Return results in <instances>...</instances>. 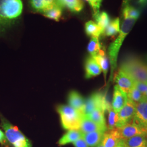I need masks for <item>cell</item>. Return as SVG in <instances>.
<instances>
[{
	"mask_svg": "<svg viewBox=\"0 0 147 147\" xmlns=\"http://www.w3.org/2000/svg\"><path fill=\"white\" fill-rule=\"evenodd\" d=\"M23 9L21 0H0V30L13 24Z\"/></svg>",
	"mask_w": 147,
	"mask_h": 147,
	"instance_id": "6da1fadb",
	"label": "cell"
},
{
	"mask_svg": "<svg viewBox=\"0 0 147 147\" xmlns=\"http://www.w3.org/2000/svg\"><path fill=\"white\" fill-rule=\"evenodd\" d=\"M135 82H147V65L140 58L129 55L121 61L119 69Z\"/></svg>",
	"mask_w": 147,
	"mask_h": 147,
	"instance_id": "7a4b0ae2",
	"label": "cell"
},
{
	"mask_svg": "<svg viewBox=\"0 0 147 147\" xmlns=\"http://www.w3.org/2000/svg\"><path fill=\"white\" fill-rule=\"evenodd\" d=\"M123 19L120 32L116 39L111 44L108 49L109 57L111 67V78L117 67L118 56L123 42L137 21L136 19L132 18Z\"/></svg>",
	"mask_w": 147,
	"mask_h": 147,
	"instance_id": "3957f363",
	"label": "cell"
},
{
	"mask_svg": "<svg viewBox=\"0 0 147 147\" xmlns=\"http://www.w3.org/2000/svg\"><path fill=\"white\" fill-rule=\"evenodd\" d=\"M57 110L61 117V124L65 130H79L84 115L69 105H59Z\"/></svg>",
	"mask_w": 147,
	"mask_h": 147,
	"instance_id": "277c9868",
	"label": "cell"
},
{
	"mask_svg": "<svg viewBox=\"0 0 147 147\" xmlns=\"http://www.w3.org/2000/svg\"><path fill=\"white\" fill-rule=\"evenodd\" d=\"M1 124L7 140L13 147H32L30 140L16 126L13 125L3 118H1Z\"/></svg>",
	"mask_w": 147,
	"mask_h": 147,
	"instance_id": "5b68a950",
	"label": "cell"
},
{
	"mask_svg": "<svg viewBox=\"0 0 147 147\" xmlns=\"http://www.w3.org/2000/svg\"><path fill=\"white\" fill-rule=\"evenodd\" d=\"M110 103L106 100L105 95L102 93H95L85 101L84 115L88 116L97 109H100L106 111Z\"/></svg>",
	"mask_w": 147,
	"mask_h": 147,
	"instance_id": "8992f818",
	"label": "cell"
},
{
	"mask_svg": "<svg viewBox=\"0 0 147 147\" xmlns=\"http://www.w3.org/2000/svg\"><path fill=\"white\" fill-rule=\"evenodd\" d=\"M136 104L127 99L125 105L118 113L119 120L116 128H121L132 121L136 111Z\"/></svg>",
	"mask_w": 147,
	"mask_h": 147,
	"instance_id": "52a82bcc",
	"label": "cell"
},
{
	"mask_svg": "<svg viewBox=\"0 0 147 147\" xmlns=\"http://www.w3.org/2000/svg\"><path fill=\"white\" fill-rule=\"evenodd\" d=\"M131 121L147 133V100L136 104V111Z\"/></svg>",
	"mask_w": 147,
	"mask_h": 147,
	"instance_id": "ba28073f",
	"label": "cell"
},
{
	"mask_svg": "<svg viewBox=\"0 0 147 147\" xmlns=\"http://www.w3.org/2000/svg\"><path fill=\"white\" fill-rule=\"evenodd\" d=\"M114 80L116 85L126 95L130 92L135 85V81L133 79L120 69L115 75Z\"/></svg>",
	"mask_w": 147,
	"mask_h": 147,
	"instance_id": "9c48e42d",
	"label": "cell"
},
{
	"mask_svg": "<svg viewBox=\"0 0 147 147\" xmlns=\"http://www.w3.org/2000/svg\"><path fill=\"white\" fill-rule=\"evenodd\" d=\"M121 135V138L123 140L130 138L133 137L145 135L147 136V133L142 130L136 124L131 121L125 124L121 128L118 129Z\"/></svg>",
	"mask_w": 147,
	"mask_h": 147,
	"instance_id": "30bf717a",
	"label": "cell"
},
{
	"mask_svg": "<svg viewBox=\"0 0 147 147\" xmlns=\"http://www.w3.org/2000/svg\"><path fill=\"white\" fill-rule=\"evenodd\" d=\"M30 3L33 11L42 14L56 5L64 7L61 0H30Z\"/></svg>",
	"mask_w": 147,
	"mask_h": 147,
	"instance_id": "8fae6325",
	"label": "cell"
},
{
	"mask_svg": "<svg viewBox=\"0 0 147 147\" xmlns=\"http://www.w3.org/2000/svg\"><path fill=\"white\" fill-rule=\"evenodd\" d=\"M79 130L83 134H86L96 131L106 132L108 130V128L107 126H102L95 123L87 116L84 115Z\"/></svg>",
	"mask_w": 147,
	"mask_h": 147,
	"instance_id": "7c38bea8",
	"label": "cell"
},
{
	"mask_svg": "<svg viewBox=\"0 0 147 147\" xmlns=\"http://www.w3.org/2000/svg\"><path fill=\"white\" fill-rule=\"evenodd\" d=\"M121 140L119 130L116 128L105 132L101 143L104 147H116Z\"/></svg>",
	"mask_w": 147,
	"mask_h": 147,
	"instance_id": "4fadbf2b",
	"label": "cell"
},
{
	"mask_svg": "<svg viewBox=\"0 0 147 147\" xmlns=\"http://www.w3.org/2000/svg\"><path fill=\"white\" fill-rule=\"evenodd\" d=\"M127 100V95L124 93L119 87L115 85L114 87L112 107L117 112L119 113Z\"/></svg>",
	"mask_w": 147,
	"mask_h": 147,
	"instance_id": "5bb4252c",
	"label": "cell"
},
{
	"mask_svg": "<svg viewBox=\"0 0 147 147\" xmlns=\"http://www.w3.org/2000/svg\"><path fill=\"white\" fill-rule=\"evenodd\" d=\"M68 103L70 106L84 115L85 100L79 92L73 90L69 94Z\"/></svg>",
	"mask_w": 147,
	"mask_h": 147,
	"instance_id": "9a60e30c",
	"label": "cell"
},
{
	"mask_svg": "<svg viewBox=\"0 0 147 147\" xmlns=\"http://www.w3.org/2000/svg\"><path fill=\"white\" fill-rule=\"evenodd\" d=\"M102 70L93 57L87 58L85 62V78L90 79L100 75Z\"/></svg>",
	"mask_w": 147,
	"mask_h": 147,
	"instance_id": "2e32d148",
	"label": "cell"
},
{
	"mask_svg": "<svg viewBox=\"0 0 147 147\" xmlns=\"http://www.w3.org/2000/svg\"><path fill=\"white\" fill-rule=\"evenodd\" d=\"M103 131H96L83 134V138L90 147H97L102 142L104 134Z\"/></svg>",
	"mask_w": 147,
	"mask_h": 147,
	"instance_id": "e0dca14e",
	"label": "cell"
},
{
	"mask_svg": "<svg viewBox=\"0 0 147 147\" xmlns=\"http://www.w3.org/2000/svg\"><path fill=\"white\" fill-rule=\"evenodd\" d=\"M83 134H84L80 130H69L59 140L58 144L59 146H64L69 143H73L83 137Z\"/></svg>",
	"mask_w": 147,
	"mask_h": 147,
	"instance_id": "ac0fdd59",
	"label": "cell"
},
{
	"mask_svg": "<svg viewBox=\"0 0 147 147\" xmlns=\"http://www.w3.org/2000/svg\"><path fill=\"white\" fill-rule=\"evenodd\" d=\"M93 57L94 58L95 60L100 66V68L104 73L105 79L106 80V75L107 74L109 68V58H107L106 55L105 50L102 48L100 52Z\"/></svg>",
	"mask_w": 147,
	"mask_h": 147,
	"instance_id": "d6986e66",
	"label": "cell"
},
{
	"mask_svg": "<svg viewBox=\"0 0 147 147\" xmlns=\"http://www.w3.org/2000/svg\"><path fill=\"white\" fill-rule=\"evenodd\" d=\"M84 29L87 35L91 38H99L101 35L104 34V33L100 27L94 21H88L85 24Z\"/></svg>",
	"mask_w": 147,
	"mask_h": 147,
	"instance_id": "ffe728a7",
	"label": "cell"
},
{
	"mask_svg": "<svg viewBox=\"0 0 147 147\" xmlns=\"http://www.w3.org/2000/svg\"><path fill=\"white\" fill-rule=\"evenodd\" d=\"M64 7L73 13H80L82 11L84 4L82 0H61Z\"/></svg>",
	"mask_w": 147,
	"mask_h": 147,
	"instance_id": "44dd1931",
	"label": "cell"
},
{
	"mask_svg": "<svg viewBox=\"0 0 147 147\" xmlns=\"http://www.w3.org/2000/svg\"><path fill=\"white\" fill-rule=\"evenodd\" d=\"M128 147H147V136L140 135L124 140Z\"/></svg>",
	"mask_w": 147,
	"mask_h": 147,
	"instance_id": "7402d4cb",
	"label": "cell"
},
{
	"mask_svg": "<svg viewBox=\"0 0 147 147\" xmlns=\"http://www.w3.org/2000/svg\"><path fill=\"white\" fill-rule=\"evenodd\" d=\"M93 17L96 24L100 27V28L104 33L105 29L108 26L110 22V17L106 11H99L96 14L94 15Z\"/></svg>",
	"mask_w": 147,
	"mask_h": 147,
	"instance_id": "603a6c76",
	"label": "cell"
},
{
	"mask_svg": "<svg viewBox=\"0 0 147 147\" xmlns=\"http://www.w3.org/2000/svg\"><path fill=\"white\" fill-rule=\"evenodd\" d=\"M120 31V19L119 18H117L110 21L105 29L104 34L107 37H113L119 33Z\"/></svg>",
	"mask_w": 147,
	"mask_h": 147,
	"instance_id": "cb8c5ba5",
	"label": "cell"
},
{
	"mask_svg": "<svg viewBox=\"0 0 147 147\" xmlns=\"http://www.w3.org/2000/svg\"><path fill=\"white\" fill-rule=\"evenodd\" d=\"M105 111L97 109L92 112L87 117L92 121L102 126H107L105 118Z\"/></svg>",
	"mask_w": 147,
	"mask_h": 147,
	"instance_id": "d4e9b609",
	"label": "cell"
},
{
	"mask_svg": "<svg viewBox=\"0 0 147 147\" xmlns=\"http://www.w3.org/2000/svg\"><path fill=\"white\" fill-rule=\"evenodd\" d=\"M63 8V7L62 5H56L45 11L42 13V14L49 19L59 21L62 18Z\"/></svg>",
	"mask_w": 147,
	"mask_h": 147,
	"instance_id": "484cf974",
	"label": "cell"
},
{
	"mask_svg": "<svg viewBox=\"0 0 147 147\" xmlns=\"http://www.w3.org/2000/svg\"><path fill=\"white\" fill-rule=\"evenodd\" d=\"M107 111H108V113H109L108 125H107L108 130H113L114 129H116L117 124L118 122V120H119L118 113L113 110V109L112 107V106L110 104L108 106Z\"/></svg>",
	"mask_w": 147,
	"mask_h": 147,
	"instance_id": "4316f807",
	"label": "cell"
},
{
	"mask_svg": "<svg viewBox=\"0 0 147 147\" xmlns=\"http://www.w3.org/2000/svg\"><path fill=\"white\" fill-rule=\"evenodd\" d=\"M141 11L131 5H126L122 10L123 18H132L137 20L141 15Z\"/></svg>",
	"mask_w": 147,
	"mask_h": 147,
	"instance_id": "83f0119b",
	"label": "cell"
},
{
	"mask_svg": "<svg viewBox=\"0 0 147 147\" xmlns=\"http://www.w3.org/2000/svg\"><path fill=\"white\" fill-rule=\"evenodd\" d=\"M102 49V47L99 42V38L92 37L90 40L88 47L87 50L90 53V56L93 57L96 55L100 52V50Z\"/></svg>",
	"mask_w": 147,
	"mask_h": 147,
	"instance_id": "f1b7e54d",
	"label": "cell"
},
{
	"mask_svg": "<svg viewBox=\"0 0 147 147\" xmlns=\"http://www.w3.org/2000/svg\"><path fill=\"white\" fill-rule=\"evenodd\" d=\"M127 97L129 100H131L135 104L144 100V95L135 86L127 94Z\"/></svg>",
	"mask_w": 147,
	"mask_h": 147,
	"instance_id": "f546056e",
	"label": "cell"
},
{
	"mask_svg": "<svg viewBox=\"0 0 147 147\" xmlns=\"http://www.w3.org/2000/svg\"><path fill=\"white\" fill-rule=\"evenodd\" d=\"M90 6L93 12V16L96 14L100 11V8L101 5L102 0H85Z\"/></svg>",
	"mask_w": 147,
	"mask_h": 147,
	"instance_id": "4dcf8cb0",
	"label": "cell"
},
{
	"mask_svg": "<svg viewBox=\"0 0 147 147\" xmlns=\"http://www.w3.org/2000/svg\"><path fill=\"white\" fill-rule=\"evenodd\" d=\"M134 86L138 89L142 94L144 95L147 92V82H135Z\"/></svg>",
	"mask_w": 147,
	"mask_h": 147,
	"instance_id": "1f68e13d",
	"label": "cell"
},
{
	"mask_svg": "<svg viewBox=\"0 0 147 147\" xmlns=\"http://www.w3.org/2000/svg\"><path fill=\"white\" fill-rule=\"evenodd\" d=\"M73 144L75 147H90L83 137L73 142Z\"/></svg>",
	"mask_w": 147,
	"mask_h": 147,
	"instance_id": "d6a6232c",
	"label": "cell"
},
{
	"mask_svg": "<svg viewBox=\"0 0 147 147\" xmlns=\"http://www.w3.org/2000/svg\"><path fill=\"white\" fill-rule=\"evenodd\" d=\"M7 141V138L5 137V134L0 130V143L2 144L5 143Z\"/></svg>",
	"mask_w": 147,
	"mask_h": 147,
	"instance_id": "836d02e7",
	"label": "cell"
},
{
	"mask_svg": "<svg viewBox=\"0 0 147 147\" xmlns=\"http://www.w3.org/2000/svg\"><path fill=\"white\" fill-rule=\"evenodd\" d=\"M125 146V143L123 140H121V142L119 143V144L116 147H124Z\"/></svg>",
	"mask_w": 147,
	"mask_h": 147,
	"instance_id": "e575fe53",
	"label": "cell"
},
{
	"mask_svg": "<svg viewBox=\"0 0 147 147\" xmlns=\"http://www.w3.org/2000/svg\"><path fill=\"white\" fill-rule=\"evenodd\" d=\"M130 0H123V8L125 7L126 5H129V2Z\"/></svg>",
	"mask_w": 147,
	"mask_h": 147,
	"instance_id": "d590c367",
	"label": "cell"
},
{
	"mask_svg": "<svg viewBox=\"0 0 147 147\" xmlns=\"http://www.w3.org/2000/svg\"><path fill=\"white\" fill-rule=\"evenodd\" d=\"M144 100H147V93L144 95Z\"/></svg>",
	"mask_w": 147,
	"mask_h": 147,
	"instance_id": "8d00e7d4",
	"label": "cell"
},
{
	"mask_svg": "<svg viewBox=\"0 0 147 147\" xmlns=\"http://www.w3.org/2000/svg\"><path fill=\"white\" fill-rule=\"evenodd\" d=\"M97 147H104V146H103V145H102V143H100V144Z\"/></svg>",
	"mask_w": 147,
	"mask_h": 147,
	"instance_id": "74e56055",
	"label": "cell"
},
{
	"mask_svg": "<svg viewBox=\"0 0 147 147\" xmlns=\"http://www.w3.org/2000/svg\"><path fill=\"white\" fill-rule=\"evenodd\" d=\"M124 143H125V142H124ZM124 147H127V146H126V144H125V146H124Z\"/></svg>",
	"mask_w": 147,
	"mask_h": 147,
	"instance_id": "f35d334b",
	"label": "cell"
},
{
	"mask_svg": "<svg viewBox=\"0 0 147 147\" xmlns=\"http://www.w3.org/2000/svg\"></svg>",
	"mask_w": 147,
	"mask_h": 147,
	"instance_id": "ab89813d",
	"label": "cell"
}]
</instances>
